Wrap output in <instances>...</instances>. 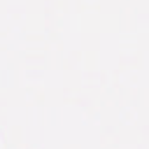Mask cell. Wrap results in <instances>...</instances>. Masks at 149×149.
<instances>
[]
</instances>
